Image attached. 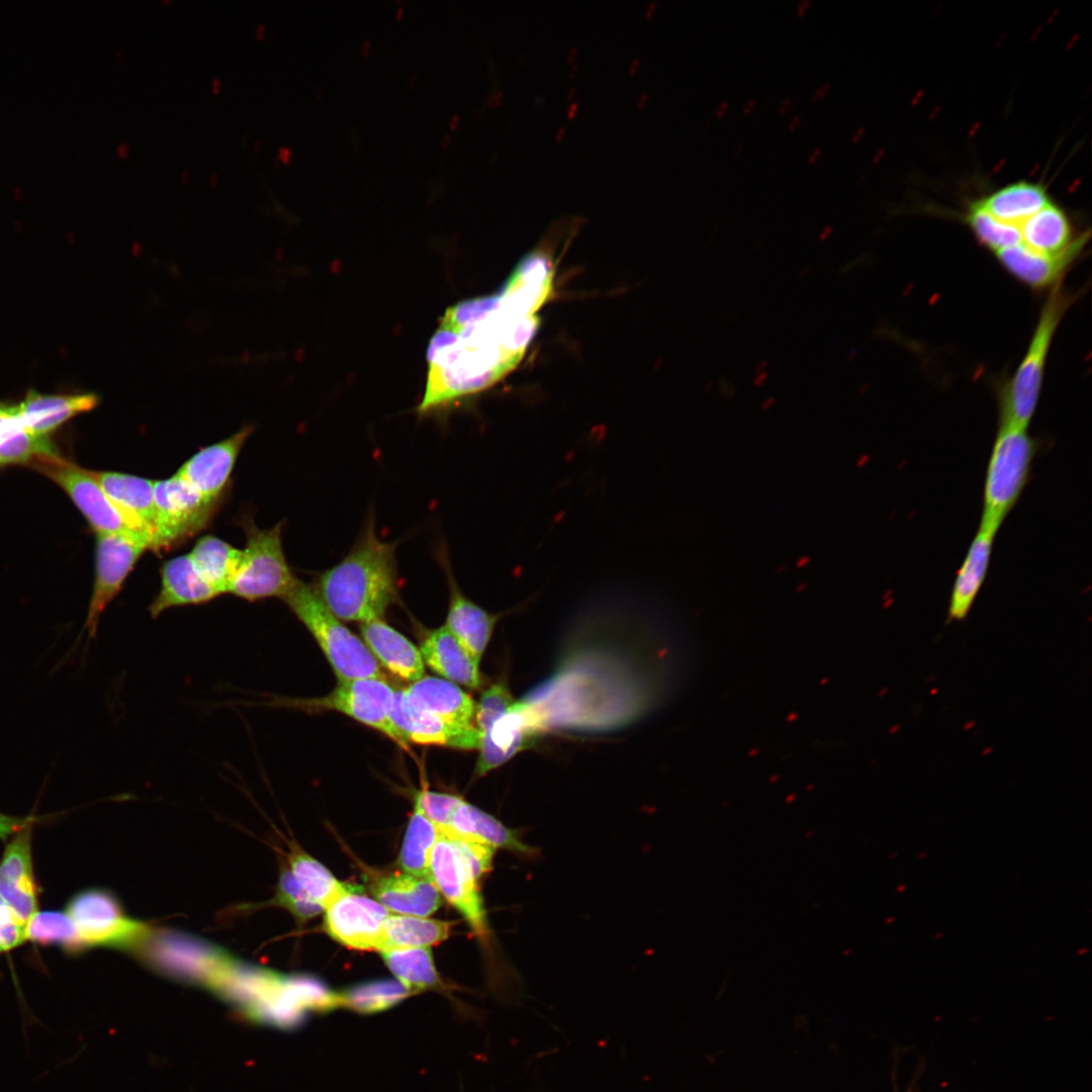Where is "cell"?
Here are the masks:
<instances>
[{
    "label": "cell",
    "instance_id": "cell-41",
    "mask_svg": "<svg viewBox=\"0 0 1092 1092\" xmlns=\"http://www.w3.org/2000/svg\"><path fill=\"white\" fill-rule=\"evenodd\" d=\"M516 702L508 686L498 681L484 690L475 706L474 723L480 734L488 730Z\"/></svg>",
    "mask_w": 1092,
    "mask_h": 1092
},
{
    "label": "cell",
    "instance_id": "cell-52",
    "mask_svg": "<svg viewBox=\"0 0 1092 1092\" xmlns=\"http://www.w3.org/2000/svg\"><path fill=\"white\" fill-rule=\"evenodd\" d=\"M742 148H743V145H742V144H738V145H736V146L734 147V150H733V154H734V155H737L738 153H740V151L742 150Z\"/></svg>",
    "mask_w": 1092,
    "mask_h": 1092
},
{
    "label": "cell",
    "instance_id": "cell-17",
    "mask_svg": "<svg viewBox=\"0 0 1092 1092\" xmlns=\"http://www.w3.org/2000/svg\"><path fill=\"white\" fill-rule=\"evenodd\" d=\"M252 430V427H244L231 437L201 449L179 468L177 474L205 498L219 502Z\"/></svg>",
    "mask_w": 1092,
    "mask_h": 1092
},
{
    "label": "cell",
    "instance_id": "cell-30",
    "mask_svg": "<svg viewBox=\"0 0 1092 1092\" xmlns=\"http://www.w3.org/2000/svg\"><path fill=\"white\" fill-rule=\"evenodd\" d=\"M1019 229L1021 243L1045 255L1065 253L1087 236L1075 237L1067 213L1052 202L1022 222Z\"/></svg>",
    "mask_w": 1092,
    "mask_h": 1092
},
{
    "label": "cell",
    "instance_id": "cell-49",
    "mask_svg": "<svg viewBox=\"0 0 1092 1092\" xmlns=\"http://www.w3.org/2000/svg\"><path fill=\"white\" fill-rule=\"evenodd\" d=\"M801 119H802V115H801V114H797V115H795V116H794V117H793V118L791 119V121H790V123H789V128H790V130H793V129H795V128H796V127H797V126L799 125V123L801 122Z\"/></svg>",
    "mask_w": 1092,
    "mask_h": 1092
},
{
    "label": "cell",
    "instance_id": "cell-29",
    "mask_svg": "<svg viewBox=\"0 0 1092 1092\" xmlns=\"http://www.w3.org/2000/svg\"><path fill=\"white\" fill-rule=\"evenodd\" d=\"M57 454L50 438L37 437L25 427L16 404L0 401V467L30 466L39 457Z\"/></svg>",
    "mask_w": 1092,
    "mask_h": 1092
},
{
    "label": "cell",
    "instance_id": "cell-32",
    "mask_svg": "<svg viewBox=\"0 0 1092 1092\" xmlns=\"http://www.w3.org/2000/svg\"><path fill=\"white\" fill-rule=\"evenodd\" d=\"M977 202L995 218L1018 226L1051 203L1041 185L1026 181L1007 185Z\"/></svg>",
    "mask_w": 1092,
    "mask_h": 1092
},
{
    "label": "cell",
    "instance_id": "cell-1",
    "mask_svg": "<svg viewBox=\"0 0 1092 1092\" xmlns=\"http://www.w3.org/2000/svg\"><path fill=\"white\" fill-rule=\"evenodd\" d=\"M552 278L551 264L533 254L499 292L447 308L427 350L421 416L491 387L520 363L539 326L536 311L550 294Z\"/></svg>",
    "mask_w": 1092,
    "mask_h": 1092
},
{
    "label": "cell",
    "instance_id": "cell-9",
    "mask_svg": "<svg viewBox=\"0 0 1092 1092\" xmlns=\"http://www.w3.org/2000/svg\"><path fill=\"white\" fill-rule=\"evenodd\" d=\"M29 467L57 483L97 535L146 534L110 500L93 471L64 459L60 454L39 457Z\"/></svg>",
    "mask_w": 1092,
    "mask_h": 1092
},
{
    "label": "cell",
    "instance_id": "cell-48",
    "mask_svg": "<svg viewBox=\"0 0 1092 1092\" xmlns=\"http://www.w3.org/2000/svg\"><path fill=\"white\" fill-rule=\"evenodd\" d=\"M728 104H729L728 101H724L721 104H719L717 106V108H716V116H718V117L722 116L727 111Z\"/></svg>",
    "mask_w": 1092,
    "mask_h": 1092
},
{
    "label": "cell",
    "instance_id": "cell-39",
    "mask_svg": "<svg viewBox=\"0 0 1092 1092\" xmlns=\"http://www.w3.org/2000/svg\"><path fill=\"white\" fill-rule=\"evenodd\" d=\"M966 221L979 243L994 253L1021 243V233L1018 225L1003 222L980 206L978 202L971 204Z\"/></svg>",
    "mask_w": 1092,
    "mask_h": 1092
},
{
    "label": "cell",
    "instance_id": "cell-35",
    "mask_svg": "<svg viewBox=\"0 0 1092 1092\" xmlns=\"http://www.w3.org/2000/svg\"><path fill=\"white\" fill-rule=\"evenodd\" d=\"M440 836V829L415 804L398 856L402 873L432 879L431 854Z\"/></svg>",
    "mask_w": 1092,
    "mask_h": 1092
},
{
    "label": "cell",
    "instance_id": "cell-38",
    "mask_svg": "<svg viewBox=\"0 0 1092 1092\" xmlns=\"http://www.w3.org/2000/svg\"><path fill=\"white\" fill-rule=\"evenodd\" d=\"M25 941L58 946L69 953L83 951L76 926L66 911H37L25 924Z\"/></svg>",
    "mask_w": 1092,
    "mask_h": 1092
},
{
    "label": "cell",
    "instance_id": "cell-10",
    "mask_svg": "<svg viewBox=\"0 0 1092 1092\" xmlns=\"http://www.w3.org/2000/svg\"><path fill=\"white\" fill-rule=\"evenodd\" d=\"M157 528L153 551L169 550L203 530L218 502L205 498L177 473L155 481Z\"/></svg>",
    "mask_w": 1092,
    "mask_h": 1092
},
{
    "label": "cell",
    "instance_id": "cell-15",
    "mask_svg": "<svg viewBox=\"0 0 1092 1092\" xmlns=\"http://www.w3.org/2000/svg\"><path fill=\"white\" fill-rule=\"evenodd\" d=\"M31 830L32 824H29L17 831L5 846L0 860V898L24 925L38 911Z\"/></svg>",
    "mask_w": 1092,
    "mask_h": 1092
},
{
    "label": "cell",
    "instance_id": "cell-27",
    "mask_svg": "<svg viewBox=\"0 0 1092 1092\" xmlns=\"http://www.w3.org/2000/svg\"><path fill=\"white\" fill-rule=\"evenodd\" d=\"M420 651L424 662L447 680L471 690L481 686L479 664L444 625L427 634Z\"/></svg>",
    "mask_w": 1092,
    "mask_h": 1092
},
{
    "label": "cell",
    "instance_id": "cell-40",
    "mask_svg": "<svg viewBox=\"0 0 1092 1092\" xmlns=\"http://www.w3.org/2000/svg\"><path fill=\"white\" fill-rule=\"evenodd\" d=\"M272 903L288 910L298 922H305L324 912L323 907L299 885L287 866L281 867Z\"/></svg>",
    "mask_w": 1092,
    "mask_h": 1092
},
{
    "label": "cell",
    "instance_id": "cell-45",
    "mask_svg": "<svg viewBox=\"0 0 1092 1092\" xmlns=\"http://www.w3.org/2000/svg\"><path fill=\"white\" fill-rule=\"evenodd\" d=\"M830 86H831V84L829 82H826L823 85H821L819 88H817L815 90V92L813 93V95H812V98H811L812 101H815V100H818V99L824 97L825 94L829 91Z\"/></svg>",
    "mask_w": 1092,
    "mask_h": 1092
},
{
    "label": "cell",
    "instance_id": "cell-13",
    "mask_svg": "<svg viewBox=\"0 0 1092 1092\" xmlns=\"http://www.w3.org/2000/svg\"><path fill=\"white\" fill-rule=\"evenodd\" d=\"M324 912L326 932L339 943L358 950H378L384 921L391 913L375 899L349 888Z\"/></svg>",
    "mask_w": 1092,
    "mask_h": 1092
},
{
    "label": "cell",
    "instance_id": "cell-4",
    "mask_svg": "<svg viewBox=\"0 0 1092 1092\" xmlns=\"http://www.w3.org/2000/svg\"><path fill=\"white\" fill-rule=\"evenodd\" d=\"M1076 296L1060 284L1053 287L1041 308L1027 351L1000 401V425L1027 429L1035 412L1049 351L1056 331Z\"/></svg>",
    "mask_w": 1092,
    "mask_h": 1092
},
{
    "label": "cell",
    "instance_id": "cell-44",
    "mask_svg": "<svg viewBox=\"0 0 1092 1092\" xmlns=\"http://www.w3.org/2000/svg\"><path fill=\"white\" fill-rule=\"evenodd\" d=\"M34 821L35 817L33 816L15 817L0 812V839L5 841L20 829L33 824Z\"/></svg>",
    "mask_w": 1092,
    "mask_h": 1092
},
{
    "label": "cell",
    "instance_id": "cell-24",
    "mask_svg": "<svg viewBox=\"0 0 1092 1092\" xmlns=\"http://www.w3.org/2000/svg\"><path fill=\"white\" fill-rule=\"evenodd\" d=\"M161 578L160 592L149 608L153 618L168 609L204 604L219 596L198 572L189 554L166 561Z\"/></svg>",
    "mask_w": 1092,
    "mask_h": 1092
},
{
    "label": "cell",
    "instance_id": "cell-7",
    "mask_svg": "<svg viewBox=\"0 0 1092 1092\" xmlns=\"http://www.w3.org/2000/svg\"><path fill=\"white\" fill-rule=\"evenodd\" d=\"M65 911L76 926L83 950L97 946L138 949L153 932L149 924L125 915L117 899L102 889L77 893Z\"/></svg>",
    "mask_w": 1092,
    "mask_h": 1092
},
{
    "label": "cell",
    "instance_id": "cell-50",
    "mask_svg": "<svg viewBox=\"0 0 1092 1092\" xmlns=\"http://www.w3.org/2000/svg\"><path fill=\"white\" fill-rule=\"evenodd\" d=\"M754 105H755V100L754 99H749L743 106V113L744 114L750 113L752 111Z\"/></svg>",
    "mask_w": 1092,
    "mask_h": 1092
},
{
    "label": "cell",
    "instance_id": "cell-31",
    "mask_svg": "<svg viewBox=\"0 0 1092 1092\" xmlns=\"http://www.w3.org/2000/svg\"><path fill=\"white\" fill-rule=\"evenodd\" d=\"M450 929L451 923L447 921L390 913L384 921L377 951L431 947L445 940Z\"/></svg>",
    "mask_w": 1092,
    "mask_h": 1092
},
{
    "label": "cell",
    "instance_id": "cell-28",
    "mask_svg": "<svg viewBox=\"0 0 1092 1092\" xmlns=\"http://www.w3.org/2000/svg\"><path fill=\"white\" fill-rule=\"evenodd\" d=\"M996 534L995 531L980 527L975 535L954 578L948 621L963 620L969 614L987 576Z\"/></svg>",
    "mask_w": 1092,
    "mask_h": 1092
},
{
    "label": "cell",
    "instance_id": "cell-5",
    "mask_svg": "<svg viewBox=\"0 0 1092 1092\" xmlns=\"http://www.w3.org/2000/svg\"><path fill=\"white\" fill-rule=\"evenodd\" d=\"M1037 447L1027 429L1000 425L986 470L980 527L998 532L1027 484Z\"/></svg>",
    "mask_w": 1092,
    "mask_h": 1092
},
{
    "label": "cell",
    "instance_id": "cell-37",
    "mask_svg": "<svg viewBox=\"0 0 1092 1092\" xmlns=\"http://www.w3.org/2000/svg\"><path fill=\"white\" fill-rule=\"evenodd\" d=\"M288 867L299 885L323 909L348 889L324 864L293 843L288 854Z\"/></svg>",
    "mask_w": 1092,
    "mask_h": 1092
},
{
    "label": "cell",
    "instance_id": "cell-42",
    "mask_svg": "<svg viewBox=\"0 0 1092 1092\" xmlns=\"http://www.w3.org/2000/svg\"><path fill=\"white\" fill-rule=\"evenodd\" d=\"M464 799L457 795L420 791L415 796V804L440 831L451 828L454 812Z\"/></svg>",
    "mask_w": 1092,
    "mask_h": 1092
},
{
    "label": "cell",
    "instance_id": "cell-2",
    "mask_svg": "<svg viewBox=\"0 0 1092 1092\" xmlns=\"http://www.w3.org/2000/svg\"><path fill=\"white\" fill-rule=\"evenodd\" d=\"M312 587L340 620L382 619L398 598L396 543L379 539L369 519L348 554L320 573Z\"/></svg>",
    "mask_w": 1092,
    "mask_h": 1092
},
{
    "label": "cell",
    "instance_id": "cell-16",
    "mask_svg": "<svg viewBox=\"0 0 1092 1092\" xmlns=\"http://www.w3.org/2000/svg\"><path fill=\"white\" fill-rule=\"evenodd\" d=\"M389 718L407 743L478 749L481 734L476 728L451 725L418 708L408 700L403 689L394 692Z\"/></svg>",
    "mask_w": 1092,
    "mask_h": 1092
},
{
    "label": "cell",
    "instance_id": "cell-26",
    "mask_svg": "<svg viewBox=\"0 0 1092 1092\" xmlns=\"http://www.w3.org/2000/svg\"><path fill=\"white\" fill-rule=\"evenodd\" d=\"M440 832L448 838H461L519 854L532 855L536 851L524 843L516 831L465 800L454 812L451 828Z\"/></svg>",
    "mask_w": 1092,
    "mask_h": 1092
},
{
    "label": "cell",
    "instance_id": "cell-3",
    "mask_svg": "<svg viewBox=\"0 0 1092 1092\" xmlns=\"http://www.w3.org/2000/svg\"><path fill=\"white\" fill-rule=\"evenodd\" d=\"M283 601L313 636L338 681L386 678L365 643L327 608L312 585L298 579Z\"/></svg>",
    "mask_w": 1092,
    "mask_h": 1092
},
{
    "label": "cell",
    "instance_id": "cell-34",
    "mask_svg": "<svg viewBox=\"0 0 1092 1092\" xmlns=\"http://www.w3.org/2000/svg\"><path fill=\"white\" fill-rule=\"evenodd\" d=\"M189 556L202 577L218 593H228L239 567L242 550L211 535L201 537Z\"/></svg>",
    "mask_w": 1092,
    "mask_h": 1092
},
{
    "label": "cell",
    "instance_id": "cell-18",
    "mask_svg": "<svg viewBox=\"0 0 1092 1092\" xmlns=\"http://www.w3.org/2000/svg\"><path fill=\"white\" fill-rule=\"evenodd\" d=\"M439 555L450 593L445 627L479 664L499 615L491 614L469 600L459 588L444 550Z\"/></svg>",
    "mask_w": 1092,
    "mask_h": 1092
},
{
    "label": "cell",
    "instance_id": "cell-46",
    "mask_svg": "<svg viewBox=\"0 0 1092 1092\" xmlns=\"http://www.w3.org/2000/svg\"><path fill=\"white\" fill-rule=\"evenodd\" d=\"M810 4H811V2L809 0H803V1L799 2L798 7H797V12H798V15L800 17H802L805 14V12H806L807 8L810 6Z\"/></svg>",
    "mask_w": 1092,
    "mask_h": 1092
},
{
    "label": "cell",
    "instance_id": "cell-22",
    "mask_svg": "<svg viewBox=\"0 0 1092 1092\" xmlns=\"http://www.w3.org/2000/svg\"><path fill=\"white\" fill-rule=\"evenodd\" d=\"M408 700L451 725L472 729L476 703L465 691L447 679L424 676L403 689Z\"/></svg>",
    "mask_w": 1092,
    "mask_h": 1092
},
{
    "label": "cell",
    "instance_id": "cell-47",
    "mask_svg": "<svg viewBox=\"0 0 1092 1092\" xmlns=\"http://www.w3.org/2000/svg\"><path fill=\"white\" fill-rule=\"evenodd\" d=\"M821 154H822V149L821 148L814 149L811 152V154L809 155V158H808L809 162L814 163L816 160H818L820 158Z\"/></svg>",
    "mask_w": 1092,
    "mask_h": 1092
},
{
    "label": "cell",
    "instance_id": "cell-23",
    "mask_svg": "<svg viewBox=\"0 0 1092 1092\" xmlns=\"http://www.w3.org/2000/svg\"><path fill=\"white\" fill-rule=\"evenodd\" d=\"M99 396L93 392L78 394H46L28 390L17 404L25 427L35 436L49 435L78 415L97 406Z\"/></svg>",
    "mask_w": 1092,
    "mask_h": 1092
},
{
    "label": "cell",
    "instance_id": "cell-8",
    "mask_svg": "<svg viewBox=\"0 0 1092 1092\" xmlns=\"http://www.w3.org/2000/svg\"><path fill=\"white\" fill-rule=\"evenodd\" d=\"M395 690L382 678L339 680L332 693L321 698H276L266 705L296 708L308 712L336 711L378 730L402 748L408 743L390 721Z\"/></svg>",
    "mask_w": 1092,
    "mask_h": 1092
},
{
    "label": "cell",
    "instance_id": "cell-11",
    "mask_svg": "<svg viewBox=\"0 0 1092 1092\" xmlns=\"http://www.w3.org/2000/svg\"><path fill=\"white\" fill-rule=\"evenodd\" d=\"M152 550L146 534H98L95 551V579L85 624L89 640L98 629L101 615L120 592L143 553Z\"/></svg>",
    "mask_w": 1092,
    "mask_h": 1092
},
{
    "label": "cell",
    "instance_id": "cell-14",
    "mask_svg": "<svg viewBox=\"0 0 1092 1092\" xmlns=\"http://www.w3.org/2000/svg\"><path fill=\"white\" fill-rule=\"evenodd\" d=\"M545 729L541 714L526 702L516 701L481 734L474 772L482 777L518 752L532 747Z\"/></svg>",
    "mask_w": 1092,
    "mask_h": 1092
},
{
    "label": "cell",
    "instance_id": "cell-6",
    "mask_svg": "<svg viewBox=\"0 0 1092 1092\" xmlns=\"http://www.w3.org/2000/svg\"><path fill=\"white\" fill-rule=\"evenodd\" d=\"M282 525L280 522L263 530L250 519L244 521L247 543L228 593L249 602L269 598L283 600L295 586L298 578L284 555Z\"/></svg>",
    "mask_w": 1092,
    "mask_h": 1092
},
{
    "label": "cell",
    "instance_id": "cell-51",
    "mask_svg": "<svg viewBox=\"0 0 1092 1092\" xmlns=\"http://www.w3.org/2000/svg\"><path fill=\"white\" fill-rule=\"evenodd\" d=\"M791 103H792L791 98H785L783 100V102L781 103V105H780L779 112L784 113L785 111H787L788 108L790 107Z\"/></svg>",
    "mask_w": 1092,
    "mask_h": 1092
},
{
    "label": "cell",
    "instance_id": "cell-19",
    "mask_svg": "<svg viewBox=\"0 0 1092 1092\" xmlns=\"http://www.w3.org/2000/svg\"><path fill=\"white\" fill-rule=\"evenodd\" d=\"M1088 235L1074 247L1059 255L1034 252L1022 243L996 252L1001 265L1016 279L1034 289L1060 284L1068 269L1083 252Z\"/></svg>",
    "mask_w": 1092,
    "mask_h": 1092
},
{
    "label": "cell",
    "instance_id": "cell-21",
    "mask_svg": "<svg viewBox=\"0 0 1092 1092\" xmlns=\"http://www.w3.org/2000/svg\"><path fill=\"white\" fill-rule=\"evenodd\" d=\"M363 642L388 671L414 682L425 676V662L420 649L382 619L360 625Z\"/></svg>",
    "mask_w": 1092,
    "mask_h": 1092
},
{
    "label": "cell",
    "instance_id": "cell-43",
    "mask_svg": "<svg viewBox=\"0 0 1092 1092\" xmlns=\"http://www.w3.org/2000/svg\"><path fill=\"white\" fill-rule=\"evenodd\" d=\"M25 925L18 921L0 898V952L25 942Z\"/></svg>",
    "mask_w": 1092,
    "mask_h": 1092
},
{
    "label": "cell",
    "instance_id": "cell-25",
    "mask_svg": "<svg viewBox=\"0 0 1092 1092\" xmlns=\"http://www.w3.org/2000/svg\"><path fill=\"white\" fill-rule=\"evenodd\" d=\"M371 893L394 914L428 917L442 904V896L432 879L405 873L378 879L373 883Z\"/></svg>",
    "mask_w": 1092,
    "mask_h": 1092
},
{
    "label": "cell",
    "instance_id": "cell-33",
    "mask_svg": "<svg viewBox=\"0 0 1092 1092\" xmlns=\"http://www.w3.org/2000/svg\"><path fill=\"white\" fill-rule=\"evenodd\" d=\"M380 954L395 979L415 995L427 990L446 989L430 947L390 949Z\"/></svg>",
    "mask_w": 1092,
    "mask_h": 1092
},
{
    "label": "cell",
    "instance_id": "cell-20",
    "mask_svg": "<svg viewBox=\"0 0 1092 1092\" xmlns=\"http://www.w3.org/2000/svg\"><path fill=\"white\" fill-rule=\"evenodd\" d=\"M93 473L104 492L119 511L140 531L151 537L153 549L157 528L155 481L120 472L93 471Z\"/></svg>",
    "mask_w": 1092,
    "mask_h": 1092
},
{
    "label": "cell",
    "instance_id": "cell-12",
    "mask_svg": "<svg viewBox=\"0 0 1092 1092\" xmlns=\"http://www.w3.org/2000/svg\"><path fill=\"white\" fill-rule=\"evenodd\" d=\"M430 872L441 896L465 917L479 940L486 942L489 930L478 889L482 876L457 845L442 834L432 850Z\"/></svg>",
    "mask_w": 1092,
    "mask_h": 1092
},
{
    "label": "cell",
    "instance_id": "cell-36",
    "mask_svg": "<svg viewBox=\"0 0 1092 1092\" xmlns=\"http://www.w3.org/2000/svg\"><path fill=\"white\" fill-rule=\"evenodd\" d=\"M338 995L340 1008L367 1015L386 1011L415 994L396 979H386L357 984Z\"/></svg>",
    "mask_w": 1092,
    "mask_h": 1092
}]
</instances>
